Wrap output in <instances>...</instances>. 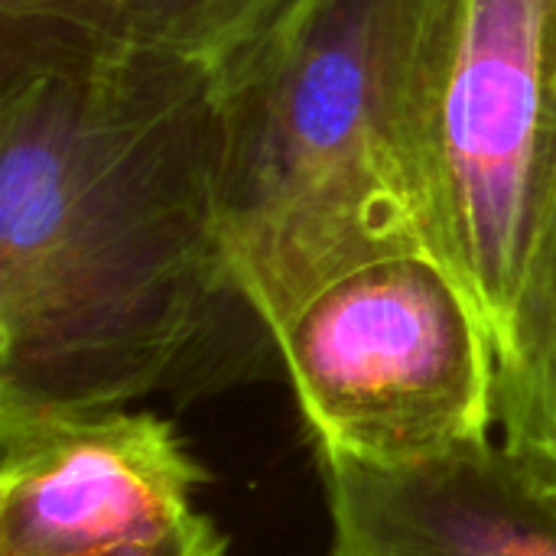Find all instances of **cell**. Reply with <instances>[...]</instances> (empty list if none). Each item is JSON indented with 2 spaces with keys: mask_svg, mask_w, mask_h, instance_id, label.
Returning <instances> with one entry per match:
<instances>
[{
  "mask_svg": "<svg viewBox=\"0 0 556 556\" xmlns=\"http://www.w3.org/2000/svg\"><path fill=\"white\" fill-rule=\"evenodd\" d=\"M225 108L182 55L0 23V410H111L235 309Z\"/></svg>",
  "mask_w": 556,
  "mask_h": 556,
  "instance_id": "1",
  "label": "cell"
},
{
  "mask_svg": "<svg viewBox=\"0 0 556 556\" xmlns=\"http://www.w3.org/2000/svg\"><path fill=\"white\" fill-rule=\"evenodd\" d=\"M381 94L424 248L498 345L556 176V0H384Z\"/></svg>",
  "mask_w": 556,
  "mask_h": 556,
  "instance_id": "2",
  "label": "cell"
},
{
  "mask_svg": "<svg viewBox=\"0 0 556 556\" xmlns=\"http://www.w3.org/2000/svg\"><path fill=\"white\" fill-rule=\"evenodd\" d=\"M381 20L384 0H329L222 91V235L267 336L339 274L424 248L384 124Z\"/></svg>",
  "mask_w": 556,
  "mask_h": 556,
  "instance_id": "3",
  "label": "cell"
},
{
  "mask_svg": "<svg viewBox=\"0 0 556 556\" xmlns=\"http://www.w3.org/2000/svg\"><path fill=\"white\" fill-rule=\"evenodd\" d=\"M270 342L323 453L401 466L492 440V332L463 283L424 248L323 283Z\"/></svg>",
  "mask_w": 556,
  "mask_h": 556,
  "instance_id": "4",
  "label": "cell"
},
{
  "mask_svg": "<svg viewBox=\"0 0 556 556\" xmlns=\"http://www.w3.org/2000/svg\"><path fill=\"white\" fill-rule=\"evenodd\" d=\"M208 472L150 410H0V556H91L156 541Z\"/></svg>",
  "mask_w": 556,
  "mask_h": 556,
  "instance_id": "5",
  "label": "cell"
},
{
  "mask_svg": "<svg viewBox=\"0 0 556 556\" xmlns=\"http://www.w3.org/2000/svg\"><path fill=\"white\" fill-rule=\"evenodd\" d=\"M332 556H556V495L502 443L375 466L316 450Z\"/></svg>",
  "mask_w": 556,
  "mask_h": 556,
  "instance_id": "6",
  "label": "cell"
},
{
  "mask_svg": "<svg viewBox=\"0 0 556 556\" xmlns=\"http://www.w3.org/2000/svg\"><path fill=\"white\" fill-rule=\"evenodd\" d=\"M329 0H0V23L46 26L205 65L218 91L257 72Z\"/></svg>",
  "mask_w": 556,
  "mask_h": 556,
  "instance_id": "7",
  "label": "cell"
},
{
  "mask_svg": "<svg viewBox=\"0 0 556 556\" xmlns=\"http://www.w3.org/2000/svg\"><path fill=\"white\" fill-rule=\"evenodd\" d=\"M495 430L556 495V176L518 303L495 345Z\"/></svg>",
  "mask_w": 556,
  "mask_h": 556,
  "instance_id": "8",
  "label": "cell"
},
{
  "mask_svg": "<svg viewBox=\"0 0 556 556\" xmlns=\"http://www.w3.org/2000/svg\"><path fill=\"white\" fill-rule=\"evenodd\" d=\"M91 556H228V538L218 531V525L208 515L192 511L182 525H176L156 541L127 544Z\"/></svg>",
  "mask_w": 556,
  "mask_h": 556,
  "instance_id": "9",
  "label": "cell"
}]
</instances>
